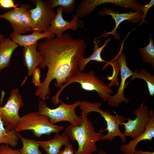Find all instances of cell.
<instances>
[{"instance_id": "obj_32", "label": "cell", "mask_w": 154, "mask_h": 154, "mask_svg": "<svg viewBox=\"0 0 154 154\" xmlns=\"http://www.w3.org/2000/svg\"><path fill=\"white\" fill-rule=\"evenodd\" d=\"M94 154H107V153L105 151L102 150L101 149H100L98 152L97 153Z\"/></svg>"}, {"instance_id": "obj_21", "label": "cell", "mask_w": 154, "mask_h": 154, "mask_svg": "<svg viewBox=\"0 0 154 154\" xmlns=\"http://www.w3.org/2000/svg\"><path fill=\"white\" fill-rule=\"evenodd\" d=\"M18 135L22 143V147L19 149L20 154H43L36 140L26 138L18 133Z\"/></svg>"}, {"instance_id": "obj_7", "label": "cell", "mask_w": 154, "mask_h": 154, "mask_svg": "<svg viewBox=\"0 0 154 154\" xmlns=\"http://www.w3.org/2000/svg\"><path fill=\"white\" fill-rule=\"evenodd\" d=\"M126 38H125L123 40L118 52L111 60L118 66L120 73L121 82L117 92L115 95L111 96L108 101L109 106L116 108L119 107L122 102L127 104L129 102V100L124 96V93L126 87L125 81L131 76L133 71L128 67L126 54L123 52V44Z\"/></svg>"}, {"instance_id": "obj_35", "label": "cell", "mask_w": 154, "mask_h": 154, "mask_svg": "<svg viewBox=\"0 0 154 154\" xmlns=\"http://www.w3.org/2000/svg\"></svg>"}, {"instance_id": "obj_19", "label": "cell", "mask_w": 154, "mask_h": 154, "mask_svg": "<svg viewBox=\"0 0 154 154\" xmlns=\"http://www.w3.org/2000/svg\"><path fill=\"white\" fill-rule=\"evenodd\" d=\"M110 40L111 38H108L105 41L103 45L99 47V45L100 40L98 39L96 40L94 39L93 40L94 51L91 55L89 56L86 58H84V57L80 59L79 62V70L82 72L87 64L91 61H95L101 62H104L107 63V62L102 58L101 53L104 48L108 44V42Z\"/></svg>"}, {"instance_id": "obj_24", "label": "cell", "mask_w": 154, "mask_h": 154, "mask_svg": "<svg viewBox=\"0 0 154 154\" xmlns=\"http://www.w3.org/2000/svg\"><path fill=\"white\" fill-rule=\"evenodd\" d=\"M51 8L54 9L57 7H61L63 11L66 13L73 12L75 8V0H50L48 1Z\"/></svg>"}, {"instance_id": "obj_34", "label": "cell", "mask_w": 154, "mask_h": 154, "mask_svg": "<svg viewBox=\"0 0 154 154\" xmlns=\"http://www.w3.org/2000/svg\"><path fill=\"white\" fill-rule=\"evenodd\" d=\"M134 154H139L138 152V151H137L136 150H135Z\"/></svg>"}, {"instance_id": "obj_16", "label": "cell", "mask_w": 154, "mask_h": 154, "mask_svg": "<svg viewBox=\"0 0 154 154\" xmlns=\"http://www.w3.org/2000/svg\"><path fill=\"white\" fill-rule=\"evenodd\" d=\"M36 141L46 154H58L62 146H66L70 143L68 137L65 132L61 135L56 133L54 138L49 140Z\"/></svg>"}, {"instance_id": "obj_28", "label": "cell", "mask_w": 154, "mask_h": 154, "mask_svg": "<svg viewBox=\"0 0 154 154\" xmlns=\"http://www.w3.org/2000/svg\"><path fill=\"white\" fill-rule=\"evenodd\" d=\"M32 81L33 84L38 87L41 85L40 82V70L39 68H36L34 70L33 73Z\"/></svg>"}, {"instance_id": "obj_18", "label": "cell", "mask_w": 154, "mask_h": 154, "mask_svg": "<svg viewBox=\"0 0 154 154\" xmlns=\"http://www.w3.org/2000/svg\"><path fill=\"white\" fill-rule=\"evenodd\" d=\"M19 45L9 37H5L0 42V71L8 67L14 50Z\"/></svg>"}, {"instance_id": "obj_10", "label": "cell", "mask_w": 154, "mask_h": 154, "mask_svg": "<svg viewBox=\"0 0 154 154\" xmlns=\"http://www.w3.org/2000/svg\"><path fill=\"white\" fill-rule=\"evenodd\" d=\"M144 103L132 111V113L136 116L134 119L128 118L127 122L121 124V125L124 126L125 130L123 133L126 137H129L134 139L145 131L150 120V116L148 108Z\"/></svg>"}, {"instance_id": "obj_33", "label": "cell", "mask_w": 154, "mask_h": 154, "mask_svg": "<svg viewBox=\"0 0 154 154\" xmlns=\"http://www.w3.org/2000/svg\"><path fill=\"white\" fill-rule=\"evenodd\" d=\"M3 38V36L2 35L0 34V42Z\"/></svg>"}, {"instance_id": "obj_4", "label": "cell", "mask_w": 154, "mask_h": 154, "mask_svg": "<svg viewBox=\"0 0 154 154\" xmlns=\"http://www.w3.org/2000/svg\"><path fill=\"white\" fill-rule=\"evenodd\" d=\"M62 126L51 123L49 118L45 115H39L37 112H31L24 115L20 118L15 130L17 133L27 130H31L36 137H40L43 135L59 133L63 130Z\"/></svg>"}, {"instance_id": "obj_22", "label": "cell", "mask_w": 154, "mask_h": 154, "mask_svg": "<svg viewBox=\"0 0 154 154\" xmlns=\"http://www.w3.org/2000/svg\"><path fill=\"white\" fill-rule=\"evenodd\" d=\"M131 80L136 78L144 80L146 82L150 96L154 95V75L143 68L141 69L139 71L135 70L133 71Z\"/></svg>"}, {"instance_id": "obj_12", "label": "cell", "mask_w": 154, "mask_h": 154, "mask_svg": "<svg viewBox=\"0 0 154 154\" xmlns=\"http://www.w3.org/2000/svg\"><path fill=\"white\" fill-rule=\"evenodd\" d=\"M63 11V8L59 7L57 9L55 17L46 32L55 34L57 37H60L67 30L71 29L75 31L78 27L84 28V23L75 14L72 15V18L70 21L65 20L62 17Z\"/></svg>"}, {"instance_id": "obj_29", "label": "cell", "mask_w": 154, "mask_h": 154, "mask_svg": "<svg viewBox=\"0 0 154 154\" xmlns=\"http://www.w3.org/2000/svg\"><path fill=\"white\" fill-rule=\"evenodd\" d=\"M19 5L15 4L13 0H0V7L4 8H13L15 9L18 7Z\"/></svg>"}, {"instance_id": "obj_30", "label": "cell", "mask_w": 154, "mask_h": 154, "mask_svg": "<svg viewBox=\"0 0 154 154\" xmlns=\"http://www.w3.org/2000/svg\"><path fill=\"white\" fill-rule=\"evenodd\" d=\"M74 151L73 145L70 143L64 149L60 150L58 154H74Z\"/></svg>"}, {"instance_id": "obj_11", "label": "cell", "mask_w": 154, "mask_h": 154, "mask_svg": "<svg viewBox=\"0 0 154 154\" xmlns=\"http://www.w3.org/2000/svg\"><path fill=\"white\" fill-rule=\"evenodd\" d=\"M98 14L103 16L106 15L111 16L115 21V27L114 29L110 32H106L103 34L98 38H95L97 39L102 37H105L107 35H113L115 39L119 40L120 36L117 32V29L119 25L123 21L127 20L133 23H137L141 21L143 15L142 12L135 11L129 12L125 13H120L118 11H114L111 8L106 7L102 8L98 12Z\"/></svg>"}, {"instance_id": "obj_26", "label": "cell", "mask_w": 154, "mask_h": 154, "mask_svg": "<svg viewBox=\"0 0 154 154\" xmlns=\"http://www.w3.org/2000/svg\"><path fill=\"white\" fill-rule=\"evenodd\" d=\"M154 5V0H151L148 3L145 5H143L141 7V11L143 13V17L139 24L137 26H138L143 23H145L146 24L147 23H148V22L145 20V18L149 9L150 8L152 7Z\"/></svg>"}, {"instance_id": "obj_25", "label": "cell", "mask_w": 154, "mask_h": 154, "mask_svg": "<svg viewBox=\"0 0 154 154\" xmlns=\"http://www.w3.org/2000/svg\"><path fill=\"white\" fill-rule=\"evenodd\" d=\"M20 20L21 26L25 33L33 31L34 25L29 9L22 13Z\"/></svg>"}, {"instance_id": "obj_8", "label": "cell", "mask_w": 154, "mask_h": 154, "mask_svg": "<svg viewBox=\"0 0 154 154\" xmlns=\"http://www.w3.org/2000/svg\"><path fill=\"white\" fill-rule=\"evenodd\" d=\"M102 104V103L100 102L92 103L90 108L91 112H96L100 113L106 122V128L103 131H107L108 133L102 136L101 140L112 141L116 137L118 136L121 138L123 143H125L126 141V137L120 131L119 126L122 123L125 121L126 117L121 114L114 116L111 115L107 111H104L100 108Z\"/></svg>"}, {"instance_id": "obj_5", "label": "cell", "mask_w": 154, "mask_h": 154, "mask_svg": "<svg viewBox=\"0 0 154 154\" xmlns=\"http://www.w3.org/2000/svg\"><path fill=\"white\" fill-rule=\"evenodd\" d=\"M59 102L60 104L57 108L51 109L47 106L44 101L39 100L38 114L46 116L49 118L50 122L53 124L61 121H67L73 125H80L82 122V119L75 112L80 101H77L71 104H66L60 99Z\"/></svg>"}, {"instance_id": "obj_3", "label": "cell", "mask_w": 154, "mask_h": 154, "mask_svg": "<svg viewBox=\"0 0 154 154\" xmlns=\"http://www.w3.org/2000/svg\"><path fill=\"white\" fill-rule=\"evenodd\" d=\"M74 82L80 84L81 88L86 91H96L103 102L108 100L111 96L110 94L113 92L112 89L99 79L93 71L86 73L78 70L72 77L66 79L65 83L52 98L51 101L54 105L59 104V98L62 91L67 86Z\"/></svg>"}, {"instance_id": "obj_14", "label": "cell", "mask_w": 154, "mask_h": 154, "mask_svg": "<svg viewBox=\"0 0 154 154\" xmlns=\"http://www.w3.org/2000/svg\"><path fill=\"white\" fill-rule=\"evenodd\" d=\"M31 7V5L29 4H21L19 7L0 14V18L9 21L13 29V32L19 34H25L20 24V17L23 13L29 9Z\"/></svg>"}, {"instance_id": "obj_13", "label": "cell", "mask_w": 154, "mask_h": 154, "mask_svg": "<svg viewBox=\"0 0 154 154\" xmlns=\"http://www.w3.org/2000/svg\"><path fill=\"white\" fill-rule=\"evenodd\" d=\"M150 120L143 133L134 139H132L125 144L121 145L120 149L123 154H134L136 147L138 143L144 140L151 141L154 137V111H149Z\"/></svg>"}, {"instance_id": "obj_15", "label": "cell", "mask_w": 154, "mask_h": 154, "mask_svg": "<svg viewBox=\"0 0 154 154\" xmlns=\"http://www.w3.org/2000/svg\"><path fill=\"white\" fill-rule=\"evenodd\" d=\"M54 37L55 34L48 32L40 33L33 31L31 34L26 35L19 34L13 32L10 34L9 38L18 45L24 47L33 45L41 39L51 38Z\"/></svg>"}, {"instance_id": "obj_2", "label": "cell", "mask_w": 154, "mask_h": 154, "mask_svg": "<svg viewBox=\"0 0 154 154\" xmlns=\"http://www.w3.org/2000/svg\"><path fill=\"white\" fill-rule=\"evenodd\" d=\"M82 124L77 126L70 124L66 128L65 132L72 142L76 141L78 149L74 154H92L97 151V142L101 139L103 130L96 132L92 121L87 116H81Z\"/></svg>"}, {"instance_id": "obj_23", "label": "cell", "mask_w": 154, "mask_h": 154, "mask_svg": "<svg viewBox=\"0 0 154 154\" xmlns=\"http://www.w3.org/2000/svg\"><path fill=\"white\" fill-rule=\"evenodd\" d=\"M149 42L147 46L138 48L139 52L142 57L143 62L150 64L154 68V41L152 38L151 34L149 35Z\"/></svg>"}, {"instance_id": "obj_17", "label": "cell", "mask_w": 154, "mask_h": 154, "mask_svg": "<svg viewBox=\"0 0 154 154\" xmlns=\"http://www.w3.org/2000/svg\"><path fill=\"white\" fill-rule=\"evenodd\" d=\"M38 42L31 46L23 47V65L27 69L28 75H32L33 71L39 65L40 55L37 50Z\"/></svg>"}, {"instance_id": "obj_27", "label": "cell", "mask_w": 154, "mask_h": 154, "mask_svg": "<svg viewBox=\"0 0 154 154\" xmlns=\"http://www.w3.org/2000/svg\"><path fill=\"white\" fill-rule=\"evenodd\" d=\"M0 154H20L19 149H13L8 145L0 146Z\"/></svg>"}, {"instance_id": "obj_1", "label": "cell", "mask_w": 154, "mask_h": 154, "mask_svg": "<svg viewBox=\"0 0 154 154\" xmlns=\"http://www.w3.org/2000/svg\"><path fill=\"white\" fill-rule=\"evenodd\" d=\"M41 58L39 66L47 67L46 76L40 86L35 90V95L44 101L50 94L51 82L56 80V87L60 88L67 79L79 70L78 64L84 57L87 45L81 38L74 39L68 33L60 37L46 38L38 44Z\"/></svg>"}, {"instance_id": "obj_36", "label": "cell", "mask_w": 154, "mask_h": 154, "mask_svg": "<svg viewBox=\"0 0 154 154\" xmlns=\"http://www.w3.org/2000/svg\"></svg>"}, {"instance_id": "obj_31", "label": "cell", "mask_w": 154, "mask_h": 154, "mask_svg": "<svg viewBox=\"0 0 154 154\" xmlns=\"http://www.w3.org/2000/svg\"><path fill=\"white\" fill-rule=\"evenodd\" d=\"M139 154H154V152H149L148 151H138Z\"/></svg>"}, {"instance_id": "obj_9", "label": "cell", "mask_w": 154, "mask_h": 154, "mask_svg": "<svg viewBox=\"0 0 154 154\" xmlns=\"http://www.w3.org/2000/svg\"><path fill=\"white\" fill-rule=\"evenodd\" d=\"M34 2L35 7L29 9L34 25L33 31L46 32L56 13L48 1L36 0Z\"/></svg>"}, {"instance_id": "obj_6", "label": "cell", "mask_w": 154, "mask_h": 154, "mask_svg": "<svg viewBox=\"0 0 154 154\" xmlns=\"http://www.w3.org/2000/svg\"><path fill=\"white\" fill-rule=\"evenodd\" d=\"M24 105L21 95L19 89L13 90L6 104L0 107V119L4 125L10 130L16 128L20 117L19 114L20 109Z\"/></svg>"}, {"instance_id": "obj_20", "label": "cell", "mask_w": 154, "mask_h": 154, "mask_svg": "<svg viewBox=\"0 0 154 154\" xmlns=\"http://www.w3.org/2000/svg\"><path fill=\"white\" fill-rule=\"evenodd\" d=\"M18 134L15 130L5 127L3 122L0 119V144L5 143L12 147H16L19 139Z\"/></svg>"}]
</instances>
